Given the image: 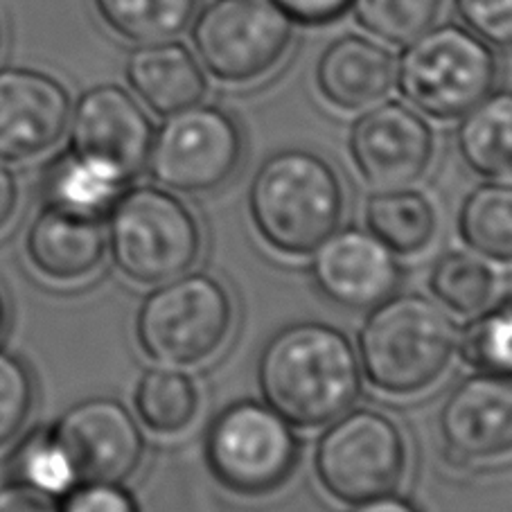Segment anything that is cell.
Returning a JSON list of instances; mask_svg holds the SVG:
<instances>
[{
  "mask_svg": "<svg viewBox=\"0 0 512 512\" xmlns=\"http://www.w3.org/2000/svg\"><path fill=\"white\" fill-rule=\"evenodd\" d=\"M440 436L456 465L512 454V373L479 370L463 379L440 413Z\"/></svg>",
  "mask_w": 512,
  "mask_h": 512,
  "instance_id": "14",
  "label": "cell"
},
{
  "mask_svg": "<svg viewBox=\"0 0 512 512\" xmlns=\"http://www.w3.org/2000/svg\"><path fill=\"white\" fill-rule=\"evenodd\" d=\"M368 233H373L388 251L416 255L436 235V213L422 192L395 188L379 190L366 203Z\"/></svg>",
  "mask_w": 512,
  "mask_h": 512,
  "instance_id": "22",
  "label": "cell"
},
{
  "mask_svg": "<svg viewBox=\"0 0 512 512\" xmlns=\"http://www.w3.org/2000/svg\"><path fill=\"white\" fill-rule=\"evenodd\" d=\"M136 411L154 434H181L197 418L199 391L179 368H152L136 386Z\"/></svg>",
  "mask_w": 512,
  "mask_h": 512,
  "instance_id": "24",
  "label": "cell"
},
{
  "mask_svg": "<svg viewBox=\"0 0 512 512\" xmlns=\"http://www.w3.org/2000/svg\"><path fill=\"white\" fill-rule=\"evenodd\" d=\"M107 246L113 262L136 285H163L199 260L197 217L172 192L145 185L125 192L111 210Z\"/></svg>",
  "mask_w": 512,
  "mask_h": 512,
  "instance_id": "5",
  "label": "cell"
},
{
  "mask_svg": "<svg viewBox=\"0 0 512 512\" xmlns=\"http://www.w3.org/2000/svg\"><path fill=\"white\" fill-rule=\"evenodd\" d=\"M100 19L122 39L143 43L179 37L194 19L197 0H93Z\"/></svg>",
  "mask_w": 512,
  "mask_h": 512,
  "instance_id": "25",
  "label": "cell"
},
{
  "mask_svg": "<svg viewBox=\"0 0 512 512\" xmlns=\"http://www.w3.org/2000/svg\"><path fill=\"white\" fill-rule=\"evenodd\" d=\"M52 434L73 461L79 483H125L145 456L143 431L127 406L111 397L70 406Z\"/></svg>",
  "mask_w": 512,
  "mask_h": 512,
  "instance_id": "11",
  "label": "cell"
},
{
  "mask_svg": "<svg viewBox=\"0 0 512 512\" xmlns=\"http://www.w3.org/2000/svg\"><path fill=\"white\" fill-rule=\"evenodd\" d=\"M0 43H3V25H0Z\"/></svg>",
  "mask_w": 512,
  "mask_h": 512,
  "instance_id": "38",
  "label": "cell"
},
{
  "mask_svg": "<svg viewBox=\"0 0 512 512\" xmlns=\"http://www.w3.org/2000/svg\"><path fill=\"white\" fill-rule=\"evenodd\" d=\"M264 402L298 429L330 425L361 393V366L350 339L332 325L303 321L282 328L258 364Z\"/></svg>",
  "mask_w": 512,
  "mask_h": 512,
  "instance_id": "1",
  "label": "cell"
},
{
  "mask_svg": "<svg viewBox=\"0 0 512 512\" xmlns=\"http://www.w3.org/2000/svg\"><path fill=\"white\" fill-rule=\"evenodd\" d=\"M429 287L434 296L456 314L481 312L494 291V273L479 255L452 251L431 271Z\"/></svg>",
  "mask_w": 512,
  "mask_h": 512,
  "instance_id": "26",
  "label": "cell"
},
{
  "mask_svg": "<svg viewBox=\"0 0 512 512\" xmlns=\"http://www.w3.org/2000/svg\"><path fill=\"white\" fill-rule=\"evenodd\" d=\"M70 95L55 77L34 68H0V161L46 154L66 134Z\"/></svg>",
  "mask_w": 512,
  "mask_h": 512,
  "instance_id": "15",
  "label": "cell"
},
{
  "mask_svg": "<svg viewBox=\"0 0 512 512\" xmlns=\"http://www.w3.org/2000/svg\"><path fill=\"white\" fill-rule=\"evenodd\" d=\"M443 0H352L361 28L391 46H409L438 19Z\"/></svg>",
  "mask_w": 512,
  "mask_h": 512,
  "instance_id": "27",
  "label": "cell"
},
{
  "mask_svg": "<svg viewBox=\"0 0 512 512\" xmlns=\"http://www.w3.org/2000/svg\"><path fill=\"white\" fill-rule=\"evenodd\" d=\"M61 512H140L122 483H82L66 494Z\"/></svg>",
  "mask_w": 512,
  "mask_h": 512,
  "instance_id": "32",
  "label": "cell"
},
{
  "mask_svg": "<svg viewBox=\"0 0 512 512\" xmlns=\"http://www.w3.org/2000/svg\"><path fill=\"white\" fill-rule=\"evenodd\" d=\"M25 253L34 267L50 282H82L102 267L107 253V233L102 219L66 213L46 206L34 219Z\"/></svg>",
  "mask_w": 512,
  "mask_h": 512,
  "instance_id": "17",
  "label": "cell"
},
{
  "mask_svg": "<svg viewBox=\"0 0 512 512\" xmlns=\"http://www.w3.org/2000/svg\"><path fill=\"white\" fill-rule=\"evenodd\" d=\"M16 467H19L21 483L52 499L66 497L79 483L75 465L52 434V429L41 431L23 445L19 458H16Z\"/></svg>",
  "mask_w": 512,
  "mask_h": 512,
  "instance_id": "29",
  "label": "cell"
},
{
  "mask_svg": "<svg viewBox=\"0 0 512 512\" xmlns=\"http://www.w3.org/2000/svg\"><path fill=\"white\" fill-rule=\"evenodd\" d=\"M70 152L113 167L127 181L145 170L154 129L143 107L118 84L88 88L70 111Z\"/></svg>",
  "mask_w": 512,
  "mask_h": 512,
  "instance_id": "12",
  "label": "cell"
},
{
  "mask_svg": "<svg viewBox=\"0 0 512 512\" xmlns=\"http://www.w3.org/2000/svg\"><path fill=\"white\" fill-rule=\"evenodd\" d=\"M409 452L402 429L375 409L346 411L319 438L314 470L323 490L341 503H364L393 494L402 483Z\"/></svg>",
  "mask_w": 512,
  "mask_h": 512,
  "instance_id": "8",
  "label": "cell"
},
{
  "mask_svg": "<svg viewBox=\"0 0 512 512\" xmlns=\"http://www.w3.org/2000/svg\"><path fill=\"white\" fill-rule=\"evenodd\" d=\"M244 156L242 129L231 113L194 104L172 113L149 149V174L181 194L215 192L233 179Z\"/></svg>",
  "mask_w": 512,
  "mask_h": 512,
  "instance_id": "10",
  "label": "cell"
},
{
  "mask_svg": "<svg viewBox=\"0 0 512 512\" xmlns=\"http://www.w3.org/2000/svg\"><path fill=\"white\" fill-rule=\"evenodd\" d=\"M373 233L334 231L314 251L312 278L321 294L343 310H373L400 282V267Z\"/></svg>",
  "mask_w": 512,
  "mask_h": 512,
  "instance_id": "16",
  "label": "cell"
},
{
  "mask_svg": "<svg viewBox=\"0 0 512 512\" xmlns=\"http://www.w3.org/2000/svg\"><path fill=\"white\" fill-rule=\"evenodd\" d=\"M127 183L125 176L113 167L68 149L48 170V206L73 215L104 219L125 194Z\"/></svg>",
  "mask_w": 512,
  "mask_h": 512,
  "instance_id": "20",
  "label": "cell"
},
{
  "mask_svg": "<svg viewBox=\"0 0 512 512\" xmlns=\"http://www.w3.org/2000/svg\"><path fill=\"white\" fill-rule=\"evenodd\" d=\"M0 512H61L48 494L30 488L25 483H14L0 488Z\"/></svg>",
  "mask_w": 512,
  "mask_h": 512,
  "instance_id": "34",
  "label": "cell"
},
{
  "mask_svg": "<svg viewBox=\"0 0 512 512\" xmlns=\"http://www.w3.org/2000/svg\"><path fill=\"white\" fill-rule=\"evenodd\" d=\"M352 512H420V508L416 503L395 497V494H384V497L357 503Z\"/></svg>",
  "mask_w": 512,
  "mask_h": 512,
  "instance_id": "36",
  "label": "cell"
},
{
  "mask_svg": "<svg viewBox=\"0 0 512 512\" xmlns=\"http://www.w3.org/2000/svg\"><path fill=\"white\" fill-rule=\"evenodd\" d=\"M458 231L476 255L512 264V183L479 185L463 203Z\"/></svg>",
  "mask_w": 512,
  "mask_h": 512,
  "instance_id": "23",
  "label": "cell"
},
{
  "mask_svg": "<svg viewBox=\"0 0 512 512\" xmlns=\"http://www.w3.org/2000/svg\"><path fill=\"white\" fill-rule=\"evenodd\" d=\"M350 152L368 185L377 190L406 188L429 170L434 134L416 111L386 102L355 122Z\"/></svg>",
  "mask_w": 512,
  "mask_h": 512,
  "instance_id": "13",
  "label": "cell"
},
{
  "mask_svg": "<svg viewBox=\"0 0 512 512\" xmlns=\"http://www.w3.org/2000/svg\"><path fill=\"white\" fill-rule=\"evenodd\" d=\"M5 330H7V305H5L3 294H0V339H3Z\"/></svg>",
  "mask_w": 512,
  "mask_h": 512,
  "instance_id": "37",
  "label": "cell"
},
{
  "mask_svg": "<svg viewBox=\"0 0 512 512\" xmlns=\"http://www.w3.org/2000/svg\"><path fill=\"white\" fill-rule=\"evenodd\" d=\"M19 206V183L10 167L0 161V231L12 222Z\"/></svg>",
  "mask_w": 512,
  "mask_h": 512,
  "instance_id": "35",
  "label": "cell"
},
{
  "mask_svg": "<svg viewBox=\"0 0 512 512\" xmlns=\"http://www.w3.org/2000/svg\"><path fill=\"white\" fill-rule=\"evenodd\" d=\"M359 366L384 395L409 397L434 386L452 364L456 325L431 298L388 296L361 325Z\"/></svg>",
  "mask_w": 512,
  "mask_h": 512,
  "instance_id": "3",
  "label": "cell"
},
{
  "mask_svg": "<svg viewBox=\"0 0 512 512\" xmlns=\"http://www.w3.org/2000/svg\"><path fill=\"white\" fill-rule=\"evenodd\" d=\"M233 316V298L222 282L208 273H183L143 300L136 316L138 346L163 366H201L224 348Z\"/></svg>",
  "mask_w": 512,
  "mask_h": 512,
  "instance_id": "4",
  "label": "cell"
},
{
  "mask_svg": "<svg viewBox=\"0 0 512 512\" xmlns=\"http://www.w3.org/2000/svg\"><path fill=\"white\" fill-rule=\"evenodd\" d=\"M395 59L361 34L334 39L316 66V86L332 107L361 111L373 107L395 86Z\"/></svg>",
  "mask_w": 512,
  "mask_h": 512,
  "instance_id": "18",
  "label": "cell"
},
{
  "mask_svg": "<svg viewBox=\"0 0 512 512\" xmlns=\"http://www.w3.org/2000/svg\"><path fill=\"white\" fill-rule=\"evenodd\" d=\"M127 82L158 116L199 104L208 91L197 57L176 41L143 43L127 59Z\"/></svg>",
  "mask_w": 512,
  "mask_h": 512,
  "instance_id": "19",
  "label": "cell"
},
{
  "mask_svg": "<svg viewBox=\"0 0 512 512\" xmlns=\"http://www.w3.org/2000/svg\"><path fill=\"white\" fill-rule=\"evenodd\" d=\"M343 206L337 170L305 149H285L267 158L249 188L255 231L273 251L291 258L314 253L339 231Z\"/></svg>",
  "mask_w": 512,
  "mask_h": 512,
  "instance_id": "2",
  "label": "cell"
},
{
  "mask_svg": "<svg viewBox=\"0 0 512 512\" xmlns=\"http://www.w3.org/2000/svg\"><path fill=\"white\" fill-rule=\"evenodd\" d=\"M461 357L481 373H512V300L483 312L467 325Z\"/></svg>",
  "mask_w": 512,
  "mask_h": 512,
  "instance_id": "28",
  "label": "cell"
},
{
  "mask_svg": "<svg viewBox=\"0 0 512 512\" xmlns=\"http://www.w3.org/2000/svg\"><path fill=\"white\" fill-rule=\"evenodd\" d=\"M395 82L406 100L429 118L456 120L490 95L497 82V59L470 28L440 25L406 46Z\"/></svg>",
  "mask_w": 512,
  "mask_h": 512,
  "instance_id": "6",
  "label": "cell"
},
{
  "mask_svg": "<svg viewBox=\"0 0 512 512\" xmlns=\"http://www.w3.org/2000/svg\"><path fill=\"white\" fill-rule=\"evenodd\" d=\"M291 39L294 21L273 0H213L192 30L203 68L226 84H251L271 73Z\"/></svg>",
  "mask_w": 512,
  "mask_h": 512,
  "instance_id": "9",
  "label": "cell"
},
{
  "mask_svg": "<svg viewBox=\"0 0 512 512\" xmlns=\"http://www.w3.org/2000/svg\"><path fill=\"white\" fill-rule=\"evenodd\" d=\"M467 28L488 46L512 50V0H454Z\"/></svg>",
  "mask_w": 512,
  "mask_h": 512,
  "instance_id": "31",
  "label": "cell"
},
{
  "mask_svg": "<svg viewBox=\"0 0 512 512\" xmlns=\"http://www.w3.org/2000/svg\"><path fill=\"white\" fill-rule=\"evenodd\" d=\"M298 456L294 425L255 400L226 406L206 436L210 472L242 497H262L282 488L296 472Z\"/></svg>",
  "mask_w": 512,
  "mask_h": 512,
  "instance_id": "7",
  "label": "cell"
},
{
  "mask_svg": "<svg viewBox=\"0 0 512 512\" xmlns=\"http://www.w3.org/2000/svg\"><path fill=\"white\" fill-rule=\"evenodd\" d=\"M458 152L476 174L512 179V91L485 95L465 113Z\"/></svg>",
  "mask_w": 512,
  "mask_h": 512,
  "instance_id": "21",
  "label": "cell"
},
{
  "mask_svg": "<svg viewBox=\"0 0 512 512\" xmlns=\"http://www.w3.org/2000/svg\"><path fill=\"white\" fill-rule=\"evenodd\" d=\"M34 406V379L19 357L0 350V447L25 427Z\"/></svg>",
  "mask_w": 512,
  "mask_h": 512,
  "instance_id": "30",
  "label": "cell"
},
{
  "mask_svg": "<svg viewBox=\"0 0 512 512\" xmlns=\"http://www.w3.org/2000/svg\"><path fill=\"white\" fill-rule=\"evenodd\" d=\"M294 23L325 25L341 19L352 7V0H273Z\"/></svg>",
  "mask_w": 512,
  "mask_h": 512,
  "instance_id": "33",
  "label": "cell"
}]
</instances>
